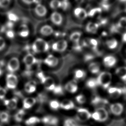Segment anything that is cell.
Listing matches in <instances>:
<instances>
[{
	"label": "cell",
	"mask_w": 126,
	"mask_h": 126,
	"mask_svg": "<svg viewBox=\"0 0 126 126\" xmlns=\"http://www.w3.org/2000/svg\"><path fill=\"white\" fill-rule=\"evenodd\" d=\"M111 74L109 72H104L99 75L96 80L98 85H100L104 89H107L111 84Z\"/></svg>",
	"instance_id": "obj_1"
},
{
	"label": "cell",
	"mask_w": 126,
	"mask_h": 126,
	"mask_svg": "<svg viewBox=\"0 0 126 126\" xmlns=\"http://www.w3.org/2000/svg\"><path fill=\"white\" fill-rule=\"evenodd\" d=\"M49 49V45L44 40L38 38L34 41L32 45V49L34 53L46 52Z\"/></svg>",
	"instance_id": "obj_2"
},
{
	"label": "cell",
	"mask_w": 126,
	"mask_h": 126,
	"mask_svg": "<svg viewBox=\"0 0 126 126\" xmlns=\"http://www.w3.org/2000/svg\"><path fill=\"white\" fill-rule=\"evenodd\" d=\"M76 117L80 121H86L91 118V114L86 109L79 108L77 110Z\"/></svg>",
	"instance_id": "obj_3"
},
{
	"label": "cell",
	"mask_w": 126,
	"mask_h": 126,
	"mask_svg": "<svg viewBox=\"0 0 126 126\" xmlns=\"http://www.w3.org/2000/svg\"><path fill=\"white\" fill-rule=\"evenodd\" d=\"M20 66L19 60L17 57H13L9 61L7 65V70L11 73L17 72Z\"/></svg>",
	"instance_id": "obj_4"
},
{
	"label": "cell",
	"mask_w": 126,
	"mask_h": 126,
	"mask_svg": "<svg viewBox=\"0 0 126 126\" xmlns=\"http://www.w3.org/2000/svg\"><path fill=\"white\" fill-rule=\"evenodd\" d=\"M18 84V79L16 75L13 74H9L6 77V85L8 88L14 89Z\"/></svg>",
	"instance_id": "obj_5"
},
{
	"label": "cell",
	"mask_w": 126,
	"mask_h": 126,
	"mask_svg": "<svg viewBox=\"0 0 126 126\" xmlns=\"http://www.w3.org/2000/svg\"><path fill=\"white\" fill-rule=\"evenodd\" d=\"M67 45V42L66 40H61L53 43L52 45V49L55 51L63 52L66 49Z\"/></svg>",
	"instance_id": "obj_6"
},
{
	"label": "cell",
	"mask_w": 126,
	"mask_h": 126,
	"mask_svg": "<svg viewBox=\"0 0 126 126\" xmlns=\"http://www.w3.org/2000/svg\"><path fill=\"white\" fill-rule=\"evenodd\" d=\"M23 61L28 69L31 68L37 62V60L31 53H28L25 56Z\"/></svg>",
	"instance_id": "obj_7"
},
{
	"label": "cell",
	"mask_w": 126,
	"mask_h": 126,
	"mask_svg": "<svg viewBox=\"0 0 126 126\" xmlns=\"http://www.w3.org/2000/svg\"><path fill=\"white\" fill-rule=\"evenodd\" d=\"M110 110L113 114L116 116H119L124 111L123 105L120 103L111 104L110 106Z\"/></svg>",
	"instance_id": "obj_8"
},
{
	"label": "cell",
	"mask_w": 126,
	"mask_h": 126,
	"mask_svg": "<svg viewBox=\"0 0 126 126\" xmlns=\"http://www.w3.org/2000/svg\"><path fill=\"white\" fill-rule=\"evenodd\" d=\"M44 85L45 88L49 91H53L56 86L54 80L50 77H45L41 82Z\"/></svg>",
	"instance_id": "obj_9"
},
{
	"label": "cell",
	"mask_w": 126,
	"mask_h": 126,
	"mask_svg": "<svg viewBox=\"0 0 126 126\" xmlns=\"http://www.w3.org/2000/svg\"><path fill=\"white\" fill-rule=\"evenodd\" d=\"M75 16L80 20H84L86 18L88 13L84 9L81 7H77L74 10Z\"/></svg>",
	"instance_id": "obj_10"
},
{
	"label": "cell",
	"mask_w": 126,
	"mask_h": 126,
	"mask_svg": "<svg viewBox=\"0 0 126 126\" xmlns=\"http://www.w3.org/2000/svg\"><path fill=\"white\" fill-rule=\"evenodd\" d=\"M50 18L51 22L57 26L60 25L63 21V17L61 14L56 11L52 13Z\"/></svg>",
	"instance_id": "obj_11"
},
{
	"label": "cell",
	"mask_w": 126,
	"mask_h": 126,
	"mask_svg": "<svg viewBox=\"0 0 126 126\" xmlns=\"http://www.w3.org/2000/svg\"><path fill=\"white\" fill-rule=\"evenodd\" d=\"M58 59L53 55H49L44 60V63L45 64L51 67L56 66L58 63Z\"/></svg>",
	"instance_id": "obj_12"
},
{
	"label": "cell",
	"mask_w": 126,
	"mask_h": 126,
	"mask_svg": "<svg viewBox=\"0 0 126 126\" xmlns=\"http://www.w3.org/2000/svg\"><path fill=\"white\" fill-rule=\"evenodd\" d=\"M35 12L39 16L43 17L47 14V9L46 7L42 4L37 3L35 8Z\"/></svg>",
	"instance_id": "obj_13"
},
{
	"label": "cell",
	"mask_w": 126,
	"mask_h": 126,
	"mask_svg": "<svg viewBox=\"0 0 126 126\" xmlns=\"http://www.w3.org/2000/svg\"><path fill=\"white\" fill-rule=\"evenodd\" d=\"M92 104L98 108L103 107V106L108 104V101L107 100L102 98L101 97L96 96L92 99Z\"/></svg>",
	"instance_id": "obj_14"
},
{
	"label": "cell",
	"mask_w": 126,
	"mask_h": 126,
	"mask_svg": "<svg viewBox=\"0 0 126 126\" xmlns=\"http://www.w3.org/2000/svg\"><path fill=\"white\" fill-rule=\"evenodd\" d=\"M42 121L44 124L55 126L58 124V119L54 116H46L42 118Z\"/></svg>",
	"instance_id": "obj_15"
},
{
	"label": "cell",
	"mask_w": 126,
	"mask_h": 126,
	"mask_svg": "<svg viewBox=\"0 0 126 126\" xmlns=\"http://www.w3.org/2000/svg\"><path fill=\"white\" fill-rule=\"evenodd\" d=\"M18 100L16 98L10 99H6L3 101V103L6 107L9 110H14L17 107Z\"/></svg>",
	"instance_id": "obj_16"
},
{
	"label": "cell",
	"mask_w": 126,
	"mask_h": 126,
	"mask_svg": "<svg viewBox=\"0 0 126 126\" xmlns=\"http://www.w3.org/2000/svg\"><path fill=\"white\" fill-rule=\"evenodd\" d=\"M104 65L108 68H111L117 63V60L114 56H107L104 58L103 60Z\"/></svg>",
	"instance_id": "obj_17"
},
{
	"label": "cell",
	"mask_w": 126,
	"mask_h": 126,
	"mask_svg": "<svg viewBox=\"0 0 126 126\" xmlns=\"http://www.w3.org/2000/svg\"><path fill=\"white\" fill-rule=\"evenodd\" d=\"M65 88L68 92L71 94H74L78 90V86L76 82L73 80L66 83L65 86Z\"/></svg>",
	"instance_id": "obj_18"
},
{
	"label": "cell",
	"mask_w": 126,
	"mask_h": 126,
	"mask_svg": "<svg viewBox=\"0 0 126 126\" xmlns=\"http://www.w3.org/2000/svg\"><path fill=\"white\" fill-rule=\"evenodd\" d=\"M75 105L73 102L69 99L63 100L60 104V107L66 110L73 109Z\"/></svg>",
	"instance_id": "obj_19"
},
{
	"label": "cell",
	"mask_w": 126,
	"mask_h": 126,
	"mask_svg": "<svg viewBox=\"0 0 126 126\" xmlns=\"http://www.w3.org/2000/svg\"><path fill=\"white\" fill-rule=\"evenodd\" d=\"M36 102V99L33 97H27L24 99L23 101V107L26 109H28L32 107Z\"/></svg>",
	"instance_id": "obj_20"
},
{
	"label": "cell",
	"mask_w": 126,
	"mask_h": 126,
	"mask_svg": "<svg viewBox=\"0 0 126 126\" xmlns=\"http://www.w3.org/2000/svg\"><path fill=\"white\" fill-rule=\"evenodd\" d=\"M96 111H97L100 115L99 122H105L108 118V114L107 110L104 107L98 108Z\"/></svg>",
	"instance_id": "obj_21"
},
{
	"label": "cell",
	"mask_w": 126,
	"mask_h": 126,
	"mask_svg": "<svg viewBox=\"0 0 126 126\" xmlns=\"http://www.w3.org/2000/svg\"><path fill=\"white\" fill-rule=\"evenodd\" d=\"M99 25L97 23L89 22L86 25L85 29L87 32L92 34H95L97 32L99 28Z\"/></svg>",
	"instance_id": "obj_22"
},
{
	"label": "cell",
	"mask_w": 126,
	"mask_h": 126,
	"mask_svg": "<svg viewBox=\"0 0 126 126\" xmlns=\"http://www.w3.org/2000/svg\"><path fill=\"white\" fill-rule=\"evenodd\" d=\"M25 90L28 94H32L35 92L36 90V82L33 81H30L26 83L25 85Z\"/></svg>",
	"instance_id": "obj_23"
},
{
	"label": "cell",
	"mask_w": 126,
	"mask_h": 126,
	"mask_svg": "<svg viewBox=\"0 0 126 126\" xmlns=\"http://www.w3.org/2000/svg\"><path fill=\"white\" fill-rule=\"evenodd\" d=\"M19 36L23 38H26L29 36V29L26 24H22L19 27L18 32Z\"/></svg>",
	"instance_id": "obj_24"
},
{
	"label": "cell",
	"mask_w": 126,
	"mask_h": 126,
	"mask_svg": "<svg viewBox=\"0 0 126 126\" xmlns=\"http://www.w3.org/2000/svg\"><path fill=\"white\" fill-rule=\"evenodd\" d=\"M54 32L53 28L49 25H44L41 28L40 32L43 36H49Z\"/></svg>",
	"instance_id": "obj_25"
},
{
	"label": "cell",
	"mask_w": 126,
	"mask_h": 126,
	"mask_svg": "<svg viewBox=\"0 0 126 126\" xmlns=\"http://www.w3.org/2000/svg\"><path fill=\"white\" fill-rule=\"evenodd\" d=\"M116 75L124 81H126V67H121L115 71Z\"/></svg>",
	"instance_id": "obj_26"
},
{
	"label": "cell",
	"mask_w": 126,
	"mask_h": 126,
	"mask_svg": "<svg viewBox=\"0 0 126 126\" xmlns=\"http://www.w3.org/2000/svg\"><path fill=\"white\" fill-rule=\"evenodd\" d=\"M100 67L99 63H90L89 66V71L93 74L98 73L100 71Z\"/></svg>",
	"instance_id": "obj_27"
},
{
	"label": "cell",
	"mask_w": 126,
	"mask_h": 126,
	"mask_svg": "<svg viewBox=\"0 0 126 126\" xmlns=\"http://www.w3.org/2000/svg\"><path fill=\"white\" fill-rule=\"evenodd\" d=\"M41 120L36 117H32L25 121L26 125L28 126H34L35 125L40 123Z\"/></svg>",
	"instance_id": "obj_28"
},
{
	"label": "cell",
	"mask_w": 126,
	"mask_h": 126,
	"mask_svg": "<svg viewBox=\"0 0 126 126\" xmlns=\"http://www.w3.org/2000/svg\"><path fill=\"white\" fill-rule=\"evenodd\" d=\"M82 35V33L80 32H75L70 35V40L74 43L78 42Z\"/></svg>",
	"instance_id": "obj_29"
},
{
	"label": "cell",
	"mask_w": 126,
	"mask_h": 126,
	"mask_svg": "<svg viewBox=\"0 0 126 126\" xmlns=\"http://www.w3.org/2000/svg\"><path fill=\"white\" fill-rule=\"evenodd\" d=\"M102 11V10L101 8L97 7L91 10L88 13V16L90 17H94L100 15Z\"/></svg>",
	"instance_id": "obj_30"
},
{
	"label": "cell",
	"mask_w": 126,
	"mask_h": 126,
	"mask_svg": "<svg viewBox=\"0 0 126 126\" xmlns=\"http://www.w3.org/2000/svg\"><path fill=\"white\" fill-rule=\"evenodd\" d=\"M25 114V112L23 110H19L14 115V119L17 122H21L23 120V118Z\"/></svg>",
	"instance_id": "obj_31"
},
{
	"label": "cell",
	"mask_w": 126,
	"mask_h": 126,
	"mask_svg": "<svg viewBox=\"0 0 126 126\" xmlns=\"http://www.w3.org/2000/svg\"><path fill=\"white\" fill-rule=\"evenodd\" d=\"M86 73L85 72L81 69H77L74 72V77L77 80H81L84 79L85 77Z\"/></svg>",
	"instance_id": "obj_32"
},
{
	"label": "cell",
	"mask_w": 126,
	"mask_h": 126,
	"mask_svg": "<svg viewBox=\"0 0 126 126\" xmlns=\"http://www.w3.org/2000/svg\"><path fill=\"white\" fill-rule=\"evenodd\" d=\"M50 7L53 10H57L61 7L62 1L60 0H51L49 3Z\"/></svg>",
	"instance_id": "obj_33"
},
{
	"label": "cell",
	"mask_w": 126,
	"mask_h": 126,
	"mask_svg": "<svg viewBox=\"0 0 126 126\" xmlns=\"http://www.w3.org/2000/svg\"><path fill=\"white\" fill-rule=\"evenodd\" d=\"M106 45L110 49H114L118 46V42L115 39L112 38L106 41Z\"/></svg>",
	"instance_id": "obj_34"
},
{
	"label": "cell",
	"mask_w": 126,
	"mask_h": 126,
	"mask_svg": "<svg viewBox=\"0 0 126 126\" xmlns=\"http://www.w3.org/2000/svg\"><path fill=\"white\" fill-rule=\"evenodd\" d=\"M98 85L97 80L95 79L91 78L89 79L86 82V86L89 88L94 89L97 87Z\"/></svg>",
	"instance_id": "obj_35"
},
{
	"label": "cell",
	"mask_w": 126,
	"mask_h": 126,
	"mask_svg": "<svg viewBox=\"0 0 126 126\" xmlns=\"http://www.w3.org/2000/svg\"><path fill=\"white\" fill-rule=\"evenodd\" d=\"M10 119V116L8 113L5 111H2L0 113V121L2 123H7Z\"/></svg>",
	"instance_id": "obj_36"
},
{
	"label": "cell",
	"mask_w": 126,
	"mask_h": 126,
	"mask_svg": "<svg viewBox=\"0 0 126 126\" xmlns=\"http://www.w3.org/2000/svg\"><path fill=\"white\" fill-rule=\"evenodd\" d=\"M88 43L89 46H90L94 51H96L97 50V47L98 45V42L97 40L94 38H91L88 39Z\"/></svg>",
	"instance_id": "obj_37"
},
{
	"label": "cell",
	"mask_w": 126,
	"mask_h": 126,
	"mask_svg": "<svg viewBox=\"0 0 126 126\" xmlns=\"http://www.w3.org/2000/svg\"><path fill=\"white\" fill-rule=\"evenodd\" d=\"M7 16L9 20L13 22L18 21L19 19V17L16 14L12 12L8 13L7 14Z\"/></svg>",
	"instance_id": "obj_38"
},
{
	"label": "cell",
	"mask_w": 126,
	"mask_h": 126,
	"mask_svg": "<svg viewBox=\"0 0 126 126\" xmlns=\"http://www.w3.org/2000/svg\"><path fill=\"white\" fill-rule=\"evenodd\" d=\"M63 126H78L77 122L71 118H68L64 121Z\"/></svg>",
	"instance_id": "obj_39"
},
{
	"label": "cell",
	"mask_w": 126,
	"mask_h": 126,
	"mask_svg": "<svg viewBox=\"0 0 126 126\" xmlns=\"http://www.w3.org/2000/svg\"><path fill=\"white\" fill-rule=\"evenodd\" d=\"M60 103L58 102V101L56 100H53L50 102V106L51 109L57 110L60 107Z\"/></svg>",
	"instance_id": "obj_40"
},
{
	"label": "cell",
	"mask_w": 126,
	"mask_h": 126,
	"mask_svg": "<svg viewBox=\"0 0 126 126\" xmlns=\"http://www.w3.org/2000/svg\"><path fill=\"white\" fill-rule=\"evenodd\" d=\"M117 24L120 29H126V17L121 18Z\"/></svg>",
	"instance_id": "obj_41"
},
{
	"label": "cell",
	"mask_w": 126,
	"mask_h": 126,
	"mask_svg": "<svg viewBox=\"0 0 126 126\" xmlns=\"http://www.w3.org/2000/svg\"><path fill=\"white\" fill-rule=\"evenodd\" d=\"M76 100L79 104H83L86 102V98L85 96L82 94L77 95L76 97Z\"/></svg>",
	"instance_id": "obj_42"
},
{
	"label": "cell",
	"mask_w": 126,
	"mask_h": 126,
	"mask_svg": "<svg viewBox=\"0 0 126 126\" xmlns=\"http://www.w3.org/2000/svg\"><path fill=\"white\" fill-rule=\"evenodd\" d=\"M11 0H0V7L2 8H6L9 7Z\"/></svg>",
	"instance_id": "obj_43"
},
{
	"label": "cell",
	"mask_w": 126,
	"mask_h": 126,
	"mask_svg": "<svg viewBox=\"0 0 126 126\" xmlns=\"http://www.w3.org/2000/svg\"><path fill=\"white\" fill-rule=\"evenodd\" d=\"M53 91L54 93L55 94H57V95L62 94H63V88L62 86L60 85L56 86L54 89V90H53Z\"/></svg>",
	"instance_id": "obj_44"
},
{
	"label": "cell",
	"mask_w": 126,
	"mask_h": 126,
	"mask_svg": "<svg viewBox=\"0 0 126 126\" xmlns=\"http://www.w3.org/2000/svg\"><path fill=\"white\" fill-rule=\"evenodd\" d=\"M83 46L82 44H80L79 42L77 43H74V44L73 45V49L75 51L77 52H80L82 50Z\"/></svg>",
	"instance_id": "obj_45"
},
{
	"label": "cell",
	"mask_w": 126,
	"mask_h": 126,
	"mask_svg": "<svg viewBox=\"0 0 126 126\" xmlns=\"http://www.w3.org/2000/svg\"><path fill=\"white\" fill-rule=\"evenodd\" d=\"M120 29H121L118 26L117 24H116L111 26L110 29V31L112 33H115L118 32Z\"/></svg>",
	"instance_id": "obj_46"
},
{
	"label": "cell",
	"mask_w": 126,
	"mask_h": 126,
	"mask_svg": "<svg viewBox=\"0 0 126 126\" xmlns=\"http://www.w3.org/2000/svg\"><path fill=\"white\" fill-rule=\"evenodd\" d=\"M7 94V91L5 89L0 87V99L3 100L5 98Z\"/></svg>",
	"instance_id": "obj_47"
},
{
	"label": "cell",
	"mask_w": 126,
	"mask_h": 126,
	"mask_svg": "<svg viewBox=\"0 0 126 126\" xmlns=\"http://www.w3.org/2000/svg\"><path fill=\"white\" fill-rule=\"evenodd\" d=\"M91 118L96 121H100V115L97 111H95L93 113L91 114Z\"/></svg>",
	"instance_id": "obj_48"
},
{
	"label": "cell",
	"mask_w": 126,
	"mask_h": 126,
	"mask_svg": "<svg viewBox=\"0 0 126 126\" xmlns=\"http://www.w3.org/2000/svg\"><path fill=\"white\" fill-rule=\"evenodd\" d=\"M6 34L7 37L10 39L14 38L15 37V33L14 32V31L12 30H9L8 31H7L6 33Z\"/></svg>",
	"instance_id": "obj_49"
},
{
	"label": "cell",
	"mask_w": 126,
	"mask_h": 126,
	"mask_svg": "<svg viewBox=\"0 0 126 126\" xmlns=\"http://www.w3.org/2000/svg\"><path fill=\"white\" fill-rule=\"evenodd\" d=\"M69 6V3L68 2L67 0H63L62 1V6L61 7L63 9V10H66L68 8Z\"/></svg>",
	"instance_id": "obj_50"
},
{
	"label": "cell",
	"mask_w": 126,
	"mask_h": 126,
	"mask_svg": "<svg viewBox=\"0 0 126 126\" xmlns=\"http://www.w3.org/2000/svg\"><path fill=\"white\" fill-rule=\"evenodd\" d=\"M94 58V56L91 54H86L85 55L84 57V60L85 62H89L93 60Z\"/></svg>",
	"instance_id": "obj_51"
},
{
	"label": "cell",
	"mask_w": 126,
	"mask_h": 126,
	"mask_svg": "<svg viewBox=\"0 0 126 126\" xmlns=\"http://www.w3.org/2000/svg\"><path fill=\"white\" fill-rule=\"evenodd\" d=\"M6 46V43L5 40L3 39V38L0 36V51L4 48Z\"/></svg>",
	"instance_id": "obj_52"
},
{
	"label": "cell",
	"mask_w": 126,
	"mask_h": 126,
	"mask_svg": "<svg viewBox=\"0 0 126 126\" xmlns=\"http://www.w3.org/2000/svg\"><path fill=\"white\" fill-rule=\"evenodd\" d=\"M107 19L105 18H99V22L97 23L99 26H104L107 24Z\"/></svg>",
	"instance_id": "obj_53"
},
{
	"label": "cell",
	"mask_w": 126,
	"mask_h": 126,
	"mask_svg": "<svg viewBox=\"0 0 126 126\" xmlns=\"http://www.w3.org/2000/svg\"><path fill=\"white\" fill-rule=\"evenodd\" d=\"M117 89H118V87H110L108 89V92L110 94H111V95H112L113 94H114L115 92H116Z\"/></svg>",
	"instance_id": "obj_54"
},
{
	"label": "cell",
	"mask_w": 126,
	"mask_h": 126,
	"mask_svg": "<svg viewBox=\"0 0 126 126\" xmlns=\"http://www.w3.org/2000/svg\"><path fill=\"white\" fill-rule=\"evenodd\" d=\"M22 1L28 5H31L34 3H36L37 0H22Z\"/></svg>",
	"instance_id": "obj_55"
},
{
	"label": "cell",
	"mask_w": 126,
	"mask_h": 126,
	"mask_svg": "<svg viewBox=\"0 0 126 126\" xmlns=\"http://www.w3.org/2000/svg\"><path fill=\"white\" fill-rule=\"evenodd\" d=\"M37 76L38 78L39 79V80H40L41 82L44 80V78L45 77L44 73H43L42 72H39V73L37 74Z\"/></svg>",
	"instance_id": "obj_56"
},
{
	"label": "cell",
	"mask_w": 126,
	"mask_h": 126,
	"mask_svg": "<svg viewBox=\"0 0 126 126\" xmlns=\"http://www.w3.org/2000/svg\"><path fill=\"white\" fill-rule=\"evenodd\" d=\"M6 26H7V28H8L9 29H11L14 26V22L9 21V22H7Z\"/></svg>",
	"instance_id": "obj_57"
},
{
	"label": "cell",
	"mask_w": 126,
	"mask_h": 126,
	"mask_svg": "<svg viewBox=\"0 0 126 126\" xmlns=\"http://www.w3.org/2000/svg\"><path fill=\"white\" fill-rule=\"evenodd\" d=\"M122 40L124 42L126 43V32L123 34L122 36Z\"/></svg>",
	"instance_id": "obj_58"
},
{
	"label": "cell",
	"mask_w": 126,
	"mask_h": 126,
	"mask_svg": "<svg viewBox=\"0 0 126 126\" xmlns=\"http://www.w3.org/2000/svg\"><path fill=\"white\" fill-rule=\"evenodd\" d=\"M75 1H76V2L78 4H82V3H84V0H75Z\"/></svg>",
	"instance_id": "obj_59"
},
{
	"label": "cell",
	"mask_w": 126,
	"mask_h": 126,
	"mask_svg": "<svg viewBox=\"0 0 126 126\" xmlns=\"http://www.w3.org/2000/svg\"><path fill=\"white\" fill-rule=\"evenodd\" d=\"M2 74V71L0 69V76H1V75Z\"/></svg>",
	"instance_id": "obj_60"
},
{
	"label": "cell",
	"mask_w": 126,
	"mask_h": 126,
	"mask_svg": "<svg viewBox=\"0 0 126 126\" xmlns=\"http://www.w3.org/2000/svg\"><path fill=\"white\" fill-rule=\"evenodd\" d=\"M104 2H107V1H108V0H103Z\"/></svg>",
	"instance_id": "obj_61"
},
{
	"label": "cell",
	"mask_w": 126,
	"mask_h": 126,
	"mask_svg": "<svg viewBox=\"0 0 126 126\" xmlns=\"http://www.w3.org/2000/svg\"><path fill=\"white\" fill-rule=\"evenodd\" d=\"M125 12H126V6L125 7Z\"/></svg>",
	"instance_id": "obj_62"
},
{
	"label": "cell",
	"mask_w": 126,
	"mask_h": 126,
	"mask_svg": "<svg viewBox=\"0 0 126 126\" xmlns=\"http://www.w3.org/2000/svg\"></svg>",
	"instance_id": "obj_63"
}]
</instances>
